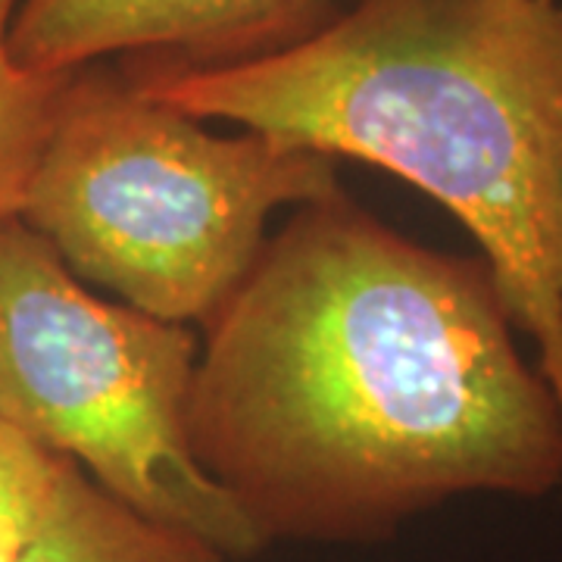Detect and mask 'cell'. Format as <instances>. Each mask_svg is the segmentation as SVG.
Masks as SVG:
<instances>
[{
    "label": "cell",
    "mask_w": 562,
    "mask_h": 562,
    "mask_svg": "<svg viewBox=\"0 0 562 562\" xmlns=\"http://www.w3.org/2000/svg\"><path fill=\"white\" fill-rule=\"evenodd\" d=\"M188 443L262 543H360L460 494L562 487V413L482 257L344 194L266 238L203 322Z\"/></svg>",
    "instance_id": "1"
},
{
    "label": "cell",
    "mask_w": 562,
    "mask_h": 562,
    "mask_svg": "<svg viewBox=\"0 0 562 562\" xmlns=\"http://www.w3.org/2000/svg\"><path fill=\"white\" fill-rule=\"evenodd\" d=\"M338 194L335 160L257 132L216 135L85 66L63 88L20 220L76 279L188 325L232 297L279 206Z\"/></svg>",
    "instance_id": "3"
},
{
    "label": "cell",
    "mask_w": 562,
    "mask_h": 562,
    "mask_svg": "<svg viewBox=\"0 0 562 562\" xmlns=\"http://www.w3.org/2000/svg\"><path fill=\"white\" fill-rule=\"evenodd\" d=\"M560 297H562V260H560Z\"/></svg>",
    "instance_id": "9"
},
{
    "label": "cell",
    "mask_w": 562,
    "mask_h": 562,
    "mask_svg": "<svg viewBox=\"0 0 562 562\" xmlns=\"http://www.w3.org/2000/svg\"><path fill=\"white\" fill-rule=\"evenodd\" d=\"M188 325L91 294L25 222H0V419L106 494L201 535L228 560L262 538L188 443Z\"/></svg>",
    "instance_id": "4"
},
{
    "label": "cell",
    "mask_w": 562,
    "mask_h": 562,
    "mask_svg": "<svg viewBox=\"0 0 562 562\" xmlns=\"http://www.w3.org/2000/svg\"><path fill=\"white\" fill-rule=\"evenodd\" d=\"M66 462L0 419V562H16L44 522Z\"/></svg>",
    "instance_id": "8"
},
{
    "label": "cell",
    "mask_w": 562,
    "mask_h": 562,
    "mask_svg": "<svg viewBox=\"0 0 562 562\" xmlns=\"http://www.w3.org/2000/svg\"><path fill=\"white\" fill-rule=\"evenodd\" d=\"M128 79L191 120L372 162L443 203L482 244L562 413L557 0H357L257 57Z\"/></svg>",
    "instance_id": "2"
},
{
    "label": "cell",
    "mask_w": 562,
    "mask_h": 562,
    "mask_svg": "<svg viewBox=\"0 0 562 562\" xmlns=\"http://www.w3.org/2000/svg\"><path fill=\"white\" fill-rule=\"evenodd\" d=\"M322 0H22L10 54L41 76L110 54L162 50L184 66H220L303 38Z\"/></svg>",
    "instance_id": "5"
},
{
    "label": "cell",
    "mask_w": 562,
    "mask_h": 562,
    "mask_svg": "<svg viewBox=\"0 0 562 562\" xmlns=\"http://www.w3.org/2000/svg\"><path fill=\"white\" fill-rule=\"evenodd\" d=\"M22 0H0V222L16 220L32 172L54 128L72 72L41 76L10 54V25Z\"/></svg>",
    "instance_id": "7"
},
{
    "label": "cell",
    "mask_w": 562,
    "mask_h": 562,
    "mask_svg": "<svg viewBox=\"0 0 562 562\" xmlns=\"http://www.w3.org/2000/svg\"><path fill=\"white\" fill-rule=\"evenodd\" d=\"M16 562H228L201 535L157 522L66 462L57 494Z\"/></svg>",
    "instance_id": "6"
},
{
    "label": "cell",
    "mask_w": 562,
    "mask_h": 562,
    "mask_svg": "<svg viewBox=\"0 0 562 562\" xmlns=\"http://www.w3.org/2000/svg\"><path fill=\"white\" fill-rule=\"evenodd\" d=\"M557 7H560V13H562V0H557Z\"/></svg>",
    "instance_id": "10"
}]
</instances>
